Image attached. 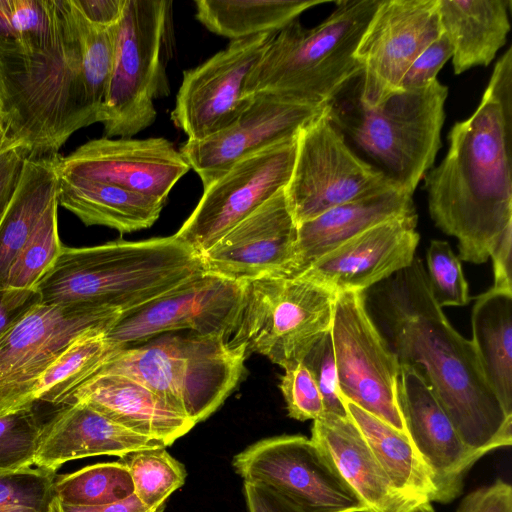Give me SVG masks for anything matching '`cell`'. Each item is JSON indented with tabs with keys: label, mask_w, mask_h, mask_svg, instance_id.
<instances>
[{
	"label": "cell",
	"mask_w": 512,
	"mask_h": 512,
	"mask_svg": "<svg viewBox=\"0 0 512 512\" xmlns=\"http://www.w3.org/2000/svg\"><path fill=\"white\" fill-rule=\"evenodd\" d=\"M367 310L400 365L416 368L462 441L484 455L512 443V415L489 386L471 340L446 318L423 261L365 291Z\"/></svg>",
	"instance_id": "1"
},
{
	"label": "cell",
	"mask_w": 512,
	"mask_h": 512,
	"mask_svg": "<svg viewBox=\"0 0 512 512\" xmlns=\"http://www.w3.org/2000/svg\"><path fill=\"white\" fill-rule=\"evenodd\" d=\"M441 163L424 176L435 225L457 239L459 259L481 264L512 225V48L496 62L482 99L455 123Z\"/></svg>",
	"instance_id": "2"
},
{
	"label": "cell",
	"mask_w": 512,
	"mask_h": 512,
	"mask_svg": "<svg viewBox=\"0 0 512 512\" xmlns=\"http://www.w3.org/2000/svg\"><path fill=\"white\" fill-rule=\"evenodd\" d=\"M203 273L200 256L174 234L91 247L63 246L35 289L41 304L123 314Z\"/></svg>",
	"instance_id": "3"
},
{
	"label": "cell",
	"mask_w": 512,
	"mask_h": 512,
	"mask_svg": "<svg viewBox=\"0 0 512 512\" xmlns=\"http://www.w3.org/2000/svg\"><path fill=\"white\" fill-rule=\"evenodd\" d=\"M52 36L40 50L3 60L12 133L30 156L59 154L78 130L98 123L88 98L82 43L71 0H52Z\"/></svg>",
	"instance_id": "4"
},
{
	"label": "cell",
	"mask_w": 512,
	"mask_h": 512,
	"mask_svg": "<svg viewBox=\"0 0 512 512\" xmlns=\"http://www.w3.org/2000/svg\"><path fill=\"white\" fill-rule=\"evenodd\" d=\"M380 0H341L321 23L298 19L277 31L252 69L245 94L269 93L325 107L362 74L355 58L361 36Z\"/></svg>",
	"instance_id": "5"
},
{
	"label": "cell",
	"mask_w": 512,
	"mask_h": 512,
	"mask_svg": "<svg viewBox=\"0 0 512 512\" xmlns=\"http://www.w3.org/2000/svg\"><path fill=\"white\" fill-rule=\"evenodd\" d=\"M246 356L244 346L225 337L183 330L119 348L95 374L129 376L197 424L236 388Z\"/></svg>",
	"instance_id": "6"
},
{
	"label": "cell",
	"mask_w": 512,
	"mask_h": 512,
	"mask_svg": "<svg viewBox=\"0 0 512 512\" xmlns=\"http://www.w3.org/2000/svg\"><path fill=\"white\" fill-rule=\"evenodd\" d=\"M447 96V86L438 80L419 89L399 90L372 107L363 105L357 93L342 92L326 112L398 188L413 194L441 146Z\"/></svg>",
	"instance_id": "7"
},
{
	"label": "cell",
	"mask_w": 512,
	"mask_h": 512,
	"mask_svg": "<svg viewBox=\"0 0 512 512\" xmlns=\"http://www.w3.org/2000/svg\"><path fill=\"white\" fill-rule=\"evenodd\" d=\"M336 295L301 275L247 281L230 342L283 369L293 366L331 329Z\"/></svg>",
	"instance_id": "8"
},
{
	"label": "cell",
	"mask_w": 512,
	"mask_h": 512,
	"mask_svg": "<svg viewBox=\"0 0 512 512\" xmlns=\"http://www.w3.org/2000/svg\"><path fill=\"white\" fill-rule=\"evenodd\" d=\"M170 4L126 0L113 26V65L100 120L108 138H132L152 125L154 100L168 94L161 52Z\"/></svg>",
	"instance_id": "9"
},
{
	"label": "cell",
	"mask_w": 512,
	"mask_h": 512,
	"mask_svg": "<svg viewBox=\"0 0 512 512\" xmlns=\"http://www.w3.org/2000/svg\"><path fill=\"white\" fill-rule=\"evenodd\" d=\"M391 188L398 187L380 168L352 151L329 119L326 107L298 133L294 166L285 187L297 225L338 205Z\"/></svg>",
	"instance_id": "10"
},
{
	"label": "cell",
	"mask_w": 512,
	"mask_h": 512,
	"mask_svg": "<svg viewBox=\"0 0 512 512\" xmlns=\"http://www.w3.org/2000/svg\"><path fill=\"white\" fill-rule=\"evenodd\" d=\"M331 335L343 400L407 433L397 403L400 363L367 310L365 292L337 293Z\"/></svg>",
	"instance_id": "11"
},
{
	"label": "cell",
	"mask_w": 512,
	"mask_h": 512,
	"mask_svg": "<svg viewBox=\"0 0 512 512\" xmlns=\"http://www.w3.org/2000/svg\"><path fill=\"white\" fill-rule=\"evenodd\" d=\"M244 481L277 492L303 512H367L320 447L303 435L259 440L234 456Z\"/></svg>",
	"instance_id": "12"
},
{
	"label": "cell",
	"mask_w": 512,
	"mask_h": 512,
	"mask_svg": "<svg viewBox=\"0 0 512 512\" xmlns=\"http://www.w3.org/2000/svg\"><path fill=\"white\" fill-rule=\"evenodd\" d=\"M120 315L41 303L31 309L0 336V415L28 407L36 382L65 349L89 331H109Z\"/></svg>",
	"instance_id": "13"
},
{
	"label": "cell",
	"mask_w": 512,
	"mask_h": 512,
	"mask_svg": "<svg viewBox=\"0 0 512 512\" xmlns=\"http://www.w3.org/2000/svg\"><path fill=\"white\" fill-rule=\"evenodd\" d=\"M297 136L234 164L204 189L197 206L175 235L199 256L288 184Z\"/></svg>",
	"instance_id": "14"
},
{
	"label": "cell",
	"mask_w": 512,
	"mask_h": 512,
	"mask_svg": "<svg viewBox=\"0 0 512 512\" xmlns=\"http://www.w3.org/2000/svg\"><path fill=\"white\" fill-rule=\"evenodd\" d=\"M244 290L245 282L203 273L121 314L106 337L117 348L183 330L230 340L241 314Z\"/></svg>",
	"instance_id": "15"
},
{
	"label": "cell",
	"mask_w": 512,
	"mask_h": 512,
	"mask_svg": "<svg viewBox=\"0 0 512 512\" xmlns=\"http://www.w3.org/2000/svg\"><path fill=\"white\" fill-rule=\"evenodd\" d=\"M441 33L436 0H380L355 51L359 101L372 107L399 91L411 64Z\"/></svg>",
	"instance_id": "16"
},
{
	"label": "cell",
	"mask_w": 512,
	"mask_h": 512,
	"mask_svg": "<svg viewBox=\"0 0 512 512\" xmlns=\"http://www.w3.org/2000/svg\"><path fill=\"white\" fill-rule=\"evenodd\" d=\"M275 33L231 40L225 49L183 72L171 120L188 140H203L225 129L250 105L247 79Z\"/></svg>",
	"instance_id": "17"
},
{
	"label": "cell",
	"mask_w": 512,
	"mask_h": 512,
	"mask_svg": "<svg viewBox=\"0 0 512 512\" xmlns=\"http://www.w3.org/2000/svg\"><path fill=\"white\" fill-rule=\"evenodd\" d=\"M190 169L182 153L162 137L93 139L59 160L62 175L111 184L163 203Z\"/></svg>",
	"instance_id": "18"
},
{
	"label": "cell",
	"mask_w": 512,
	"mask_h": 512,
	"mask_svg": "<svg viewBox=\"0 0 512 512\" xmlns=\"http://www.w3.org/2000/svg\"><path fill=\"white\" fill-rule=\"evenodd\" d=\"M231 125L198 141L187 140L180 152L207 188L241 159L293 138L322 113L315 107L261 93Z\"/></svg>",
	"instance_id": "19"
},
{
	"label": "cell",
	"mask_w": 512,
	"mask_h": 512,
	"mask_svg": "<svg viewBox=\"0 0 512 512\" xmlns=\"http://www.w3.org/2000/svg\"><path fill=\"white\" fill-rule=\"evenodd\" d=\"M297 233L283 188L200 255L203 270L238 282L290 276Z\"/></svg>",
	"instance_id": "20"
},
{
	"label": "cell",
	"mask_w": 512,
	"mask_h": 512,
	"mask_svg": "<svg viewBox=\"0 0 512 512\" xmlns=\"http://www.w3.org/2000/svg\"><path fill=\"white\" fill-rule=\"evenodd\" d=\"M397 403L406 432L431 473L435 502L453 501L484 454L462 441L426 380L410 365H400Z\"/></svg>",
	"instance_id": "21"
},
{
	"label": "cell",
	"mask_w": 512,
	"mask_h": 512,
	"mask_svg": "<svg viewBox=\"0 0 512 512\" xmlns=\"http://www.w3.org/2000/svg\"><path fill=\"white\" fill-rule=\"evenodd\" d=\"M416 227V213L382 222L325 254L299 275L335 293L365 292L411 265L420 239Z\"/></svg>",
	"instance_id": "22"
},
{
	"label": "cell",
	"mask_w": 512,
	"mask_h": 512,
	"mask_svg": "<svg viewBox=\"0 0 512 512\" xmlns=\"http://www.w3.org/2000/svg\"><path fill=\"white\" fill-rule=\"evenodd\" d=\"M311 432V439L362 500L367 512H435L433 505L412 499L393 485L349 415L324 413L313 421Z\"/></svg>",
	"instance_id": "23"
},
{
	"label": "cell",
	"mask_w": 512,
	"mask_h": 512,
	"mask_svg": "<svg viewBox=\"0 0 512 512\" xmlns=\"http://www.w3.org/2000/svg\"><path fill=\"white\" fill-rule=\"evenodd\" d=\"M153 448L166 445L118 425L85 404L72 402L62 405L43 424L34 466L56 472L71 460L101 455L121 458Z\"/></svg>",
	"instance_id": "24"
},
{
	"label": "cell",
	"mask_w": 512,
	"mask_h": 512,
	"mask_svg": "<svg viewBox=\"0 0 512 512\" xmlns=\"http://www.w3.org/2000/svg\"><path fill=\"white\" fill-rule=\"evenodd\" d=\"M85 404L118 425L167 446L196 424L168 407L137 380L119 373H97L77 387L64 405Z\"/></svg>",
	"instance_id": "25"
},
{
	"label": "cell",
	"mask_w": 512,
	"mask_h": 512,
	"mask_svg": "<svg viewBox=\"0 0 512 512\" xmlns=\"http://www.w3.org/2000/svg\"><path fill=\"white\" fill-rule=\"evenodd\" d=\"M413 194L391 188L333 207L298 226L291 277L356 235L382 222L416 213Z\"/></svg>",
	"instance_id": "26"
},
{
	"label": "cell",
	"mask_w": 512,
	"mask_h": 512,
	"mask_svg": "<svg viewBox=\"0 0 512 512\" xmlns=\"http://www.w3.org/2000/svg\"><path fill=\"white\" fill-rule=\"evenodd\" d=\"M439 24L452 46L455 74L487 66L510 31V0H436Z\"/></svg>",
	"instance_id": "27"
},
{
	"label": "cell",
	"mask_w": 512,
	"mask_h": 512,
	"mask_svg": "<svg viewBox=\"0 0 512 512\" xmlns=\"http://www.w3.org/2000/svg\"><path fill=\"white\" fill-rule=\"evenodd\" d=\"M58 205L85 225L129 233L151 227L165 203L111 184L59 173Z\"/></svg>",
	"instance_id": "28"
},
{
	"label": "cell",
	"mask_w": 512,
	"mask_h": 512,
	"mask_svg": "<svg viewBox=\"0 0 512 512\" xmlns=\"http://www.w3.org/2000/svg\"><path fill=\"white\" fill-rule=\"evenodd\" d=\"M472 344L485 378L512 415V292L490 288L472 309Z\"/></svg>",
	"instance_id": "29"
},
{
	"label": "cell",
	"mask_w": 512,
	"mask_h": 512,
	"mask_svg": "<svg viewBox=\"0 0 512 512\" xmlns=\"http://www.w3.org/2000/svg\"><path fill=\"white\" fill-rule=\"evenodd\" d=\"M60 157L29 156L25 162L18 188L0 222V285L42 215L58 197Z\"/></svg>",
	"instance_id": "30"
},
{
	"label": "cell",
	"mask_w": 512,
	"mask_h": 512,
	"mask_svg": "<svg viewBox=\"0 0 512 512\" xmlns=\"http://www.w3.org/2000/svg\"><path fill=\"white\" fill-rule=\"evenodd\" d=\"M381 467L393 485L408 497L432 505L436 490L429 469L407 433L401 432L357 405L344 401Z\"/></svg>",
	"instance_id": "31"
},
{
	"label": "cell",
	"mask_w": 512,
	"mask_h": 512,
	"mask_svg": "<svg viewBox=\"0 0 512 512\" xmlns=\"http://www.w3.org/2000/svg\"><path fill=\"white\" fill-rule=\"evenodd\" d=\"M326 0H197L196 18L214 34L237 40L274 33Z\"/></svg>",
	"instance_id": "32"
},
{
	"label": "cell",
	"mask_w": 512,
	"mask_h": 512,
	"mask_svg": "<svg viewBox=\"0 0 512 512\" xmlns=\"http://www.w3.org/2000/svg\"><path fill=\"white\" fill-rule=\"evenodd\" d=\"M107 331L92 330L77 338L47 368L27 399L64 405L72 392L91 378L119 348L106 337Z\"/></svg>",
	"instance_id": "33"
},
{
	"label": "cell",
	"mask_w": 512,
	"mask_h": 512,
	"mask_svg": "<svg viewBox=\"0 0 512 512\" xmlns=\"http://www.w3.org/2000/svg\"><path fill=\"white\" fill-rule=\"evenodd\" d=\"M134 494L126 465L121 461L97 463L65 475H56L53 496L71 506H100Z\"/></svg>",
	"instance_id": "34"
},
{
	"label": "cell",
	"mask_w": 512,
	"mask_h": 512,
	"mask_svg": "<svg viewBox=\"0 0 512 512\" xmlns=\"http://www.w3.org/2000/svg\"><path fill=\"white\" fill-rule=\"evenodd\" d=\"M52 0H0V55L28 56L52 36Z\"/></svg>",
	"instance_id": "35"
},
{
	"label": "cell",
	"mask_w": 512,
	"mask_h": 512,
	"mask_svg": "<svg viewBox=\"0 0 512 512\" xmlns=\"http://www.w3.org/2000/svg\"><path fill=\"white\" fill-rule=\"evenodd\" d=\"M120 460L129 471L134 495L152 511L165 506L167 498L184 484L187 476L184 465L165 448L131 452Z\"/></svg>",
	"instance_id": "36"
},
{
	"label": "cell",
	"mask_w": 512,
	"mask_h": 512,
	"mask_svg": "<svg viewBox=\"0 0 512 512\" xmlns=\"http://www.w3.org/2000/svg\"><path fill=\"white\" fill-rule=\"evenodd\" d=\"M58 199L48 206L35 229L12 261L3 286L35 288L53 265L63 245L58 233Z\"/></svg>",
	"instance_id": "37"
},
{
	"label": "cell",
	"mask_w": 512,
	"mask_h": 512,
	"mask_svg": "<svg viewBox=\"0 0 512 512\" xmlns=\"http://www.w3.org/2000/svg\"><path fill=\"white\" fill-rule=\"evenodd\" d=\"M79 30L87 98L98 122L107 93L114 55L113 26L104 28L86 20L71 0Z\"/></svg>",
	"instance_id": "38"
},
{
	"label": "cell",
	"mask_w": 512,
	"mask_h": 512,
	"mask_svg": "<svg viewBox=\"0 0 512 512\" xmlns=\"http://www.w3.org/2000/svg\"><path fill=\"white\" fill-rule=\"evenodd\" d=\"M42 427L33 406L0 415V472L34 466Z\"/></svg>",
	"instance_id": "39"
},
{
	"label": "cell",
	"mask_w": 512,
	"mask_h": 512,
	"mask_svg": "<svg viewBox=\"0 0 512 512\" xmlns=\"http://www.w3.org/2000/svg\"><path fill=\"white\" fill-rule=\"evenodd\" d=\"M55 478L39 467L0 472V512H47Z\"/></svg>",
	"instance_id": "40"
},
{
	"label": "cell",
	"mask_w": 512,
	"mask_h": 512,
	"mask_svg": "<svg viewBox=\"0 0 512 512\" xmlns=\"http://www.w3.org/2000/svg\"><path fill=\"white\" fill-rule=\"evenodd\" d=\"M425 270L430 293L439 307L468 304V283L460 259L448 242L438 239L430 242Z\"/></svg>",
	"instance_id": "41"
},
{
	"label": "cell",
	"mask_w": 512,
	"mask_h": 512,
	"mask_svg": "<svg viewBox=\"0 0 512 512\" xmlns=\"http://www.w3.org/2000/svg\"><path fill=\"white\" fill-rule=\"evenodd\" d=\"M301 362L317 384L323 400L324 413L339 417L348 416L339 390L331 329L311 346Z\"/></svg>",
	"instance_id": "42"
},
{
	"label": "cell",
	"mask_w": 512,
	"mask_h": 512,
	"mask_svg": "<svg viewBox=\"0 0 512 512\" xmlns=\"http://www.w3.org/2000/svg\"><path fill=\"white\" fill-rule=\"evenodd\" d=\"M279 388L288 415L299 421L316 420L323 416L324 405L315 380L306 366L299 362L284 369Z\"/></svg>",
	"instance_id": "43"
},
{
	"label": "cell",
	"mask_w": 512,
	"mask_h": 512,
	"mask_svg": "<svg viewBox=\"0 0 512 512\" xmlns=\"http://www.w3.org/2000/svg\"><path fill=\"white\" fill-rule=\"evenodd\" d=\"M452 53L451 43L442 32L411 64L401 81L399 90L419 89L437 80V74L451 59Z\"/></svg>",
	"instance_id": "44"
},
{
	"label": "cell",
	"mask_w": 512,
	"mask_h": 512,
	"mask_svg": "<svg viewBox=\"0 0 512 512\" xmlns=\"http://www.w3.org/2000/svg\"><path fill=\"white\" fill-rule=\"evenodd\" d=\"M30 154L27 142L21 138L0 151V222L15 195Z\"/></svg>",
	"instance_id": "45"
},
{
	"label": "cell",
	"mask_w": 512,
	"mask_h": 512,
	"mask_svg": "<svg viewBox=\"0 0 512 512\" xmlns=\"http://www.w3.org/2000/svg\"><path fill=\"white\" fill-rule=\"evenodd\" d=\"M456 512H512V487L497 479L467 494Z\"/></svg>",
	"instance_id": "46"
},
{
	"label": "cell",
	"mask_w": 512,
	"mask_h": 512,
	"mask_svg": "<svg viewBox=\"0 0 512 512\" xmlns=\"http://www.w3.org/2000/svg\"><path fill=\"white\" fill-rule=\"evenodd\" d=\"M40 303L41 297L35 288L24 289L0 285V336Z\"/></svg>",
	"instance_id": "47"
},
{
	"label": "cell",
	"mask_w": 512,
	"mask_h": 512,
	"mask_svg": "<svg viewBox=\"0 0 512 512\" xmlns=\"http://www.w3.org/2000/svg\"><path fill=\"white\" fill-rule=\"evenodd\" d=\"M243 493L248 512H303L292 502L261 484L244 481Z\"/></svg>",
	"instance_id": "48"
},
{
	"label": "cell",
	"mask_w": 512,
	"mask_h": 512,
	"mask_svg": "<svg viewBox=\"0 0 512 512\" xmlns=\"http://www.w3.org/2000/svg\"><path fill=\"white\" fill-rule=\"evenodd\" d=\"M489 258L493 263L492 288L512 292V225L503 232Z\"/></svg>",
	"instance_id": "49"
},
{
	"label": "cell",
	"mask_w": 512,
	"mask_h": 512,
	"mask_svg": "<svg viewBox=\"0 0 512 512\" xmlns=\"http://www.w3.org/2000/svg\"><path fill=\"white\" fill-rule=\"evenodd\" d=\"M72 1L86 20L97 26L109 28L120 20L126 0Z\"/></svg>",
	"instance_id": "50"
},
{
	"label": "cell",
	"mask_w": 512,
	"mask_h": 512,
	"mask_svg": "<svg viewBox=\"0 0 512 512\" xmlns=\"http://www.w3.org/2000/svg\"><path fill=\"white\" fill-rule=\"evenodd\" d=\"M164 509L165 506L154 511L149 510L134 494L110 504L88 507L66 505L53 496L47 512H164Z\"/></svg>",
	"instance_id": "51"
},
{
	"label": "cell",
	"mask_w": 512,
	"mask_h": 512,
	"mask_svg": "<svg viewBox=\"0 0 512 512\" xmlns=\"http://www.w3.org/2000/svg\"><path fill=\"white\" fill-rule=\"evenodd\" d=\"M18 139L12 133V119L8 112L0 111V151Z\"/></svg>",
	"instance_id": "52"
},
{
	"label": "cell",
	"mask_w": 512,
	"mask_h": 512,
	"mask_svg": "<svg viewBox=\"0 0 512 512\" xmlns=\"http://www.w3.org/2000/svg\"><path fill=\"white\" fill-rule=\"evenodd\" d=\"M0 111L8 112V89L3 59L0 55ZM9 113V112H8Z\"/></svg>",
	"instance_id": "53"
}]
</instances>
